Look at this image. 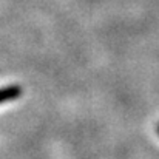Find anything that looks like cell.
Listing matches in <instances>:
<instances>
[{"label":"cell","mask_w":159,"mask_h":159,"mask_svg":"<svg viewBox=\"0 0 159 159\" xmlns=\"http://www.w3.org/2000/svg\"><path fill=\"white\" fill-rule=\"evenodd\" d=\"M20 87L17 85H11V87H5V88H0V104L2 102H8V101H12V99H17L20 96Z\"/></svg>","instance_id":"1"}]
</instances>
